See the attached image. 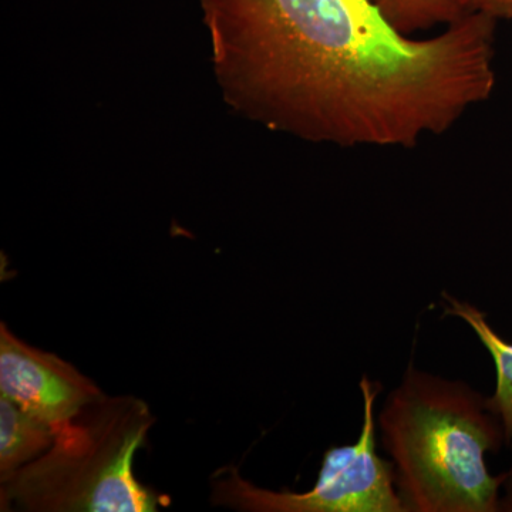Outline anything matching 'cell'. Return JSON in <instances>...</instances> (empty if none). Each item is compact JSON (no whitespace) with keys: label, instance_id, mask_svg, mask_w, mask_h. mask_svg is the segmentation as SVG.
Instances as JSON below:
<instances>
[{"label":"cell","instance_id":"obj_10","mask_svg":"<svg viewBox=\"0 0 512 512\" xmlns=\"http://www.w3.org/2000/svg\"><path fill=\"white\" fill-rule=\"evenodd\" d=\"M504 494L498 501V512H512V467L507 471L503 484Z\"/></svg>","mask_w":512,"mask_h":512},{"label":"cell","instance_id":"obj_5","mask_svg":"<svg viewBox=\"0 0 512 512\" xmlns=\"http://www.w3.org/2000/svg\"><path fill=\"white\" fill-rule=\"evenodd\" d=\"M0 393L55 429L106 396L72 363L23 342L5 322L0 325Z\"/></svg>","mask_w":512,"mask_h":512},{"label":"cell","instance_id":"obj_7","mask_svg":"<svg viewBox=\"0 0 512 512\" xmlns=\"http://www.w3.org/2000/svg\"><path fill=\"white\" fill-rule=\"evenodd\" d=\"M56 429L0 394V480L45 454Z\"/></svg>","mask_w":512,"mask_h":512},{"label":"cell","instance_id":"obj_2","mask_svg":"<svg viewBox=\"0 0 512 512\" xmlns=\"http://www.w3.org/2000/svg\"><path fill=\"white\" fill-rule=\"evenodd\" d=\"M377 423L406 512H498L507 471L493 476L487 454L504 429L483 394L410 362Z\"/></svg>","mask_w":512,"mask_h":512},{"label":"cell","instance_id":"obj_8","mask_svg":"<svg viewBox=\"0 0 512 512\" xmlns=\"http://www.w3.org/2000/svg\"><path fill=\"white\" fill-rule=\"evenodd\" d=\"M386 22L404 36L434 28L450 26L470 13L463 0H370Z\"/></svg>","mask_w":512,"mask_h":512},{"label":"cell","instance_id":"obj_3","mask_svg":"<svg viewBox=\"0 0 512 512\" xmlns=\"http://www.w3.org/2000/svg\"><path fill=\"white\" fill-rule=\"evenodd\" d=\"M156 417L144 400L104 396L57 427L52 447L0 480L2 511L153 512L170 503L134 476Z\"/></svg>","mask_w":512,"mask_h":512},{"label":"cell","instance_id":"obj_4","mask_svg":"<svg viewBox=\"0 0 512 512\" xmlns=\"http://www.w3.org/2000/svg\"><path fill=\"white\" fill-rule=\"evenodd\" d=\"M359 387L362 431L356 443L325 451L311 490H266L245 480L237 467H225L212 477V504L245 512H406L392 461L377 453L375 406L382 386L363 376Z\"/></svg>","mask_w":512,"mask_h":512},{"label":"cell","instance_id":"obj_1","mask_svg":"<svg viewBox=\"0 0 512 512\" xmlns=\"http://www.w3.org/2000/svg\"><path fill=\"white\" fill-rule=\"evenodd\" d=\"M232 109L339 147L413 148L495 87L497 22L483 13L416 40L370 0H198Z\"/></svg>","mask_w":512,"mask_h":512},{"label":"cell","instance_id":"obj_6","mask_svg":"<svg viewBox=\"0 0 512 512\" xmlns=\"http://www.w3.org/2000/svg\"><path fill=\"white\" fill-rule=\"evenodd\" d=\"M443 298L446 301L444 313L464 320L493 359L497 380L494 393L487 397L488 406L503 424L505 446L512 450V343L495 332L488 322L487 313L477 306L460 301L446 292Z\"/></svg>","mask_w":512,"mask_h":512},{"label":"cell","instance_id":"obj_9","mask_svg":"<svg viewBox=\"0 0 512 512\" xmlns=\"http://www.w3.org/2000/svg\"><path fill=\"white\" fill-rule=\"evenodd\" d=\"M468 13H483L495 20H511L512 0H463Z\"/></svg>","mask_w":512,"mask_h":512}]
</instances>
